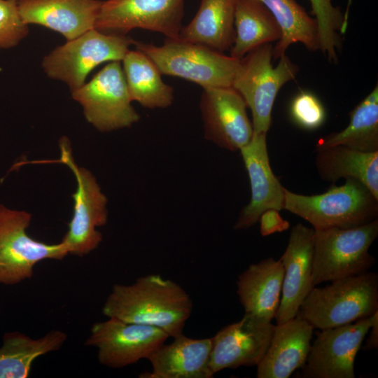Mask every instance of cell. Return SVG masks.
<instances>
[{
    "instance_id": "1",
    "label": "cell",
    "mask_w": 378,
    "mask_h": 378,
    "mask_svg": "<svg viewBox=\"0 0 378 378\" xmlns=\"http://www.w3.org/2000/svg\"><path fill=\"white\" fill-rule=\"evenodd\" d=\"M192 309L190 297L181 286L159 274H148L132 284H114L102 314L159 328L174 338L183 334Z\"/></svg>"
},
{
    "instance_id": "2",
    "label": "cell",
    "mask_w": 378,
    "mask_h": 378,
    "mask_svg": "<svg viewBox=\"0 0 378 378\" xmlns=\"http://www.w3.org/2000/svg\"><path fill=\"white\" fill-rule=\"evenodd\" d=\"M313 287L298 312L314 328L323 330L369 317L378 311V275L366 272Z\"/></svg>"
},
{
    "instance_id": "3",
    "label": "cell",
    "mask_w": 378,
    "mask_h": 378,
    "mask_svg": "<svg viewBox=\"0 0 378 378\" xmlns=\"http://www.w3.org/2000/svg\"><path fill=\"white\" fill-rule=\"evenodd\" d=\"M284 209L309 222L314 230L351 228L377 219L378 200L354 178L324 193L304 195L285 188Z\"/></svg>"
},
{
    "instance_id": "4",
    "label": "cell",
    "mask_w": 378,
    "mask_h": 378,
    "mask_svg": "<svg viewBox=\"0 0 378 378\" xmlns=\"http://www.w3.org/2000/svg\"><path fill=\"white\" fill-rule=\"evenodd\" d=\"M272 43L262 44L239 59L232 81L252 113L253 133L267 134L272 122V111L282 86L295 79L298 67L285 55L278 64H272Z\"/></svg>"
},
{
    "instance_id": "5",
    "label": "cell",
    "mask_w": 378,
    "mask_h": 378,
    "mask_svg": "<svg viewBox=\"0 0 378 378\" xmlns=\"http://www.w3.org/2000/svg\"><path fill=\"white\" fill-rule=\"evenodd\" d=\"M377 236V219L351 228L314 230L313 286L368 272L375 264L369 249Z\"/></svg>"
},
{
    "instance_id": "6",
    "label": "cell",
    "mask_w": 378,
    "mask_h": 378,
    "mask_svg": "<svg viewBox=\"0 0 378 378\" xmlns=\"http://www.w3.org/2000/svg\"><path fill=\"white\" fill-rule=\"evenodd\" d=\"M136 49L148 56L162 74L179 77L202 87L232 86L239 59L206 46L167 38L162 46L134 41Z\"/></svg>"
},
{
    "instance_id": "7",
    "label": "cell",
    "mask_w": 378,
    "mask_h": 378,
    "mask_svg": "<svg viewBox=\"0 0 378 378\" xmlns=\"http://www.w3.org/2000/svg\"><path fill=\"white\" fill-rule=\"evenodd\" d=\"M134 40L127 35L90 29L56 47L43 59L46 76L64 83L71 92L80 88L88 74L106 62H121Z\"/></svg>"
},
{
    "instance_id": "8",
    "label": "cell",
    "mask_w": 378,
    "mask_h": 378,
    "mask_svg": "<svg viewBox=\"0 0 378 378\" xmlns=\"http://www.w3.org/2000/svg\"><path fill=\"white\" fill-rule=\"evenodd\" d=\"M59 144L61 156L57 162L71 170L77 183L76 190L72 195L73 216L61 242L69 254L83 257L96 249L102 241V234L97 227L107 222L108 200L92 173L75 162L69 140L64 136Z\"/></svg>"
},
{
    "instance_id": "9",
    "label": "cell",
    "mask_w": 378,
    "mask_h": 378,
    "mask_svg": "<svg viewBox=\"0 0 378 378\" xmlns=\"http://www.w3.org/2000/svg\"><path fill=\"white\" fill-rule=\"evenodd\" d=\"M31 219L30 213L0 203V284H18L33 276L40 261L69 255L61 241L50 244L31 238L27 233Z\"/></svg>"
},
{
    "instance_id": "10",
    "label": "cell",
    "mask_w": 378,
    "mask_h": 378,
    "mask_svg": "<svg viewBox=\"0 0 378 378\" xmlns=\"http://www.w3.org/2000/svg\"><path fill=\"white\" fill-rule=\"evenodd\" d=\"M71 93L82 106L86 120L100 132L130 127L140 119L132 105L119 61L110 62L89 82Z\"/></svg>"
},
{
    "instance_id": "11",
    "label": "cell",
    "mask_w": 378,
    "mask_h": 378,
    "mask_svg": "<svg viewBox=\"0 0 378 378\" xmlns=\"http://www.w3.org/2000/svg\"><path fill=\"white\" fill-rule=\"evenodd\" d=\"M184 7L185 0H106L102 2L94 29L126 35L139 28L178 39Z\"/></svg>"
},
{
    "instance_id": "12",
    "label": "cell",
    "mask_w": 378,
    "mask_h": 378,
    "mask_svg": "<svg viewBox=\"0 0 378 378\" xmlns=\"http://www.w3.org/2000/svg\"><path fill=\"white\" fill-rule=\"evenodd\" d=\"M377 318L378 311L353 323L316 332L298 377L354 378L356 356Z\"/></svg>"
},
{
    "instance_id": "13",
    "label": "cell",
    "mask_w": 378,
    "mask_h": 378,
    "mask_svg": "<svg viewBox=\"0 0 378 378\" xmlns=\"http://www.w3.org/2000/svg\"><path fill=\"white\" fill-rule=\"evenodd\" d=\"M169 337L157 327L108 318L92 326L84 344L97 349L101 365L121 368L147 359Z\"/></svg>"
},
{
    "instance_id": "14",
    "label": "cell",
    "mask_w": 378,
    "mask_h": 378,
    "mask_svg": "<svg viewBox=\"0 0 378 378\" xmlns=\"http://www.w3.org/2000/svg\"><path fill=\"white\" fill-rule=\"evenodd\" d=\"M200 108L206 140L230 151L251 141L253 129L247 106L233 87L203 88Z\"/></svg>"
},
{
    "instance_id": "15",
    "label": "cell",
    "mask_w": 378,
    "mask_h": 378,
    "mask_svg": "<svg viewBox=\"0 0 378 378\" xmlns=\"http://www.w3.org/2000/svg\"><path fill=\"white\" fill-rule=\"evenodd\" d=\"M275 325L244 313L211 338L209 367L215 373L240 366L258 365L270 345Z\"/></svg>"
},
{
    "instance_id": "16",
    "label": "cell",
    "mask_w": 378,
    "mask_h": 378,
    "mask_svg": "<svg viewBox=\"0 0 378 378\" xmlns=\"http://www.w3.org/2000/svg\"><path fill=\"white\" fill-rule=\"evenodd\" d=\"M266 135L253 133L251 141L239 150L249 178L251 199L241 211L234 230L252 227L267 210L284 209L285 188L271 168Z\"/></svg>"
},
{
    "instance_id": "17",
    "label": "cell",
    "mask_w": 378,
    "mask_h": 378,
    "mask_svg": "<svg viewBox=\"0 0 378 378\" xmlns=\"http://www.w3.org/2000/svg\"><path fill=\"white\" fill-rule=\"evenodd\" d=\"M314 229L302 223L295 225L286 250L279 258L284 267L281 300L274 318L276 324L295 318L300 307L314 287L312 262Z\"/></svg>"
},
{
    "instance_id": "18",
    "label": "cell",
    "mask_w": 378,
    "mask_h": 378,
    "mask_svg": "<svg viewBox=\"0 0 378 378\" xmlns=\"http://www.w3.org/2000/svg\"><path fill=\"white\" fill-rule=\"evenodd\" d=\"M102 1L18 0L19 12L27 24H38L70 41L94 28Z\"/></svg>"
},
{
    "instance_id": "19",
    "label": "cell",
    "mask_w": 378,
    "mask_h": 378,
    "mask_svg": "<svg viewBox=\"0 0 378 378\" xmlns=\"http://www.w3.org/2000/svg\"><path fill=\"white\" fill-rule=\"evenodd\" d=\"M314 328L298 314L275 325L267 350L257 365L258 378H288L308 356Z\"/></svg>"
},
{
    "instance_id": "20",
    "label": "cell",
    "mask_w": 378,
    "mask_h": 378,
    "mask_svg": "<svg viewBox=\"0 0 378 378\" xmlns=\"http://www.w3.org/2000/svg\"><path fill=\"white\" fill-rule=\"evenodd\" d=\"M160 345L147 358L152 372L144 378H211V338L192 339L183 334Z\"/></svg>"
},
{
    "instance_id": "21",
    "label": "cell",
    "mask_w": 378,
    "mask_h": 378,
    "mask_svg": "<svg viewBox=\"0 0 378 378\" xmlns=\"http://www.w3.org/2000/svg\"><path fill=\"white\" fill-rule=\"evenodd\" d=\"M283 279L280 259L270 257L251 264L237 281V293L245 313L271 322L279 305Z\"/></svg>"
},
{
    "instance_id": "22",
    "label": "cell",
    "mask_w": 378,
    "mask_h": 378,
    "mask_svg": "<svg viewBox=\"0 0 378 378\" xmlns=\"http://www.w3.org/2000/svg\"><path fill=\"white\" fill-rule=\"evenodd\" d=\"M236 0H201L191 22L183 27L178 39L224 52L235 39Z\"/></svg>"
},
{
    "instance_id": "23",
    "label": "cell",
    "mask_w": 378,
    "mask_h": 378,
    "mask_svg": "<svg viewBox=\"0 0 378 378\" xmlns=\"http://www.w3.org/2000/svg\"><path fill=\"white\" fill-rule=\"evenodd\" d=\"M316 151V168L322 180L334 183L340 178H354L378 200V151L363 152L340 145Z\"/></svg>"
},
{
    "instance_id": "24",
    "label": "cell",
    "mask_w": 378,
    "mask_h": 378,
    "mask_svg": "<svg viewBox=\"0 0 378 378\" xmlns=\"http://www.w3.org/2000/svg\"><path fill=\"white\" fill-rule=\"evenodd\" d=\"M66 340V333L60 330H52L38 339L18 331L6 332L0 347V378L28 377L37 358L59 350Z\"/></svg>"
},
{
    "instance_id": "25",
    "label": "cell",
    "mask_w": 378,
    "mask_h": 378,
    "mask_svg": "<svg viewBox=\"0 0 378 378\" xmlns=\"http://www.w3.org/2000/svg\"><path fill=\"white\" fill-rule=\"evenodd\" d=\"M122 69L132 102L148 108H164L172 105L174 88L162 79L153 61L143 52L129 50L122 60Z\"/></svg>"
},
{
    "instance_id": "26",
    "label": "cell",
    "mask_w": 378,
    "mask_h": 378,
    "mask_svg": "<svg viewBox=\"0 0 378 378\" xmlns=\"http://www.w3.org/2000/svg\"><path fill=\"white\" fill-rule=\"evenodd\" d=\"M235 39L230 56L241 59L262 44L278 41L281 29L268 8L259 0H236Z\"/></svg>"
},
{
    "instance_id": "27",
    "label": "cell",
    "mask_w": 378,
    "mask_h": 378,
    "mask_svg": "<svg viewBox=\"0 0 378 378\" xmlns=\"http://www.w3.org/2000/svg\"><path fill=\"white\" fill-rule=\"evenodd\" d=\"M271 12L281 35L273 48V58L285 55L291 44L301 43L310 51L320 49L318 23L295 0H259Z\"/></svg>"
},
{
    "instance_id": "28",
    "label": "cell",
    "mask_w": 378,
    "mask_h": 378,
    "mask_svg": "<svg viewBox=\"0 0 378 378\" xmlns=\"http://www.w3.org/2000/svg\"><path fill=\"white\" fill-rule=\"evenodd\" d=\"M349 117L344 130L321 138L316 149L340 145L363 152L378 151L377 85L349 113Z\"/></svg>"
},
{
    "instance_id": "29",
    "label": "cell",
    "mask_w": 378,
    "mask_h": 378,
    "mask_svg": "<svg viewBox=\"0 0 378 378\" xmlns=\"http://www.w3.org/2000/svg\"><path fill=\"white\" fill-rule=\"evenodd\" d=\"M312 12L318 23L320 50L327 56L329 62L336 63L341 50V34L346 32L344 14L332 0H309Z\"/></svg>"
},
{
    "instance_id": "30",
    "label": "cell",
    "mask_w": 378,
    "mask_h": 378,
    "mask_svg": "<svg viewBox=\"0 0 378 378\" xmlns=\"http://www.w3.org/2000/svg\"><path fill=\"white\" fill-rule=\"evenodd\" d=\"M290 115L298 126L307 130L319 128L326 118L322 102L309 91H301L293 99L290 105Z\"/></svg>"
},
{
    "instance_id": "31",
    "label": "cell",
    "mask_w": 378,
    "mask_h": 378,
    "mask_svg": "<svg viewBox=\"0 0 378 378\" xmlns=\"http://www.w3.org/2000/svg\"><path fill=\"white\" fill-rule=\"evenodd\" d=\"M18 0H0V49L18 46L29 34L18 5Z\"/></svg>"
},
{
    "instance_id": "32",
    "label": "cell",
    "mask_w": 378,
    "mask_h": 378,
    "mask_svg": "<svg viewBox=\"0 0 378 378\" xmlns=\"http://www.w3.org/2000/svg\"><path fill=\"white\" fill-rule=\"evenodd\" d=\"M260 232L262 236H267L276 232L287 230L289 223L283 220L279 211L270 209L265 211L260 216Z\"/></svg>"
},
{
    "instance_id": "33",
    "label": "cell",
    "mask_w": 378,
    "mask_h": 378,
    "mask_svg": "<svg viewBox=\"0 0 378 378\" xmlns=\"http://www.w3.org/2000/svg\"><path fill=\"white\" fill-rule=\"evenodd\" d=\"M369 335L365 340V350L377 349L378 347V318H377L368 331Z\"/></svg>"
},
{
    "instance_id": "34",
    "label": "cell",
    "mask_w": 378,
    "mask_h": 378,
    "mask_svg": "<svg viewBox=\"0 0 378 378\" xmlns=\"http://www.w3.org/2000/svg\"><path fill=\"white\" fill-rule=\"evenodd\" d=\"M351 2H352V0H347L346 8L345 13H344V26L346 30L347 29L349 12L350 6L351 5Z\"/></svg>"
}]
</instances>
